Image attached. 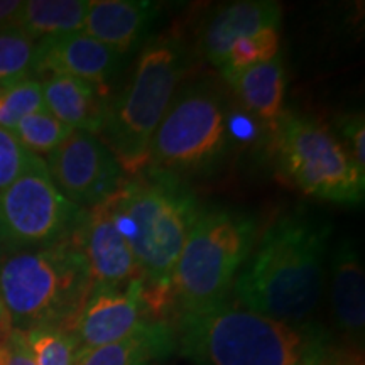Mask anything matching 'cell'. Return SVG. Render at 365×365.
Wrapping results in <instances>:
<instances>
[{"label":"cell","mask_w":365,"mask_h":365,"mask_svg":"<svg viewBox=\"0 0 365 365\" xmlns=\"http://www.w3.org/2000/svg\"><path fill=\"white\" fill-rule=\"evenodd\" d=\"M331 232V222L307 207L277 218L237 276L239 304L287 325H307L322 299Z\"/></svg>","instance_id":"obj_1"},{"label":"cell","mask_w":365,"mask_h":365,"mask_svg":"<svg viewBox=\"0 0 365 365\" xmlns=\"http://www.w3.org/2000/svg\"><path fill=\"white\" fill-rule=\"evenodd\" d=\"M176 349L193 365H323L333 352L317 325L293 327L242 304L180 314Z\"/></svg>","instance_id":"obj_2"},{"label":"cell","mask_w":365,"mask_h":365,"mask_svg":"<svg viewBox=\"0 0 365 365\" xmlns=\"http://www.w3.org/2000/svg\"><path fill=\"white\" fill-rule=\"evenodd\" d=\"M110 203L143 277L148 313L159 314L171 304L173 271L200 213L196 196L180 178L148 170L124 180Z\"/></svg>","instance_id":"obj_3"},{"label":"cell","mask_w":365,"mask_h":365,"mask_svg":"<svg viewBox=\"0 0 365 365\" xmlns=\"http://www.w3.org/2000/svg\"><path fill=\"white\" fill-rule=\"evenodd\" d=\"M91 289L86 262L71 235L44 247L11 250L0 261V293L16 330L71 331Z\"/></svg>","instance_id":"obj_4"},{"label":"cell","mask_w":365,"mask_h":365,"mask_svg":"<svg viewBox=\"0 0 365 365\" xmlns=\"http://www.w3.org/2000/svg\"><path fill=\"white\" fill-rule=\"evenodd\" d=\"M255 235V220L240 210H200L171 276V303L178 317L225 303L252 252Z\"/></svg>","instance_id":"obj_5"},{"label":"cell","mask_w":365,"mask_h":365,"mask_svg":"<svg viewBox=\"0 0 365 365\" xmlns=\"http://www.w3.org/2000/svg\"><path fill=\"white\" fill-rule=\"evenodd\" d=\"M186 68L188 58L178 41H153L137 58L125 88L108 105L100 135L124 173L137 176L148 168L150 140L175 98Z\"/></svg>","instance_id":"obj_6"},{"label":"cell","mask_w":365,"mask_h":365,"mask_svg":"<svg viewBox=\"0 0 365 365\" xmlns=\"http://www.w3.org/2000/svg\"><path fill=\"white\" fill-rule=\"evenodd\" d=\"M272 132L281 171L301 193L341 205L362 202L365 171L327 124L282 112Z\"/></svg>","instance_id":"obj_7"},{"label":"cell","mask_w":365,"mask_h":365,"mask_svg":"<svg viewBox=\"0 0 365 365\" xmlns=\"http://www.w3.org/2000/svg\"><path fill=\"white\" fill-rule=\"evenodd\" d=\"M228 143L222 98L205 86H191L175 95L154 132L145 170L176 178L207 170Z\"/></svg>","instance_id":"obj_8"},{"label":"cell","mask_w":365,"mask_h":365,"mask_svg":"<svg viewBox=\"0 0 365 365\" xmlns=\"http://www.w3.org/2000/svg\"><path fill=\"white\" fill-rule=\"evenodd\" d=\"M81 210L61 195L38 156L0 191V244L9 250L51 245L71 235Z\"/></svg>","instance_id":"obj_9"},{"label":"cell","mask_w":365,"mask_h":365,"mask_svg":"<svg viewBox=\"0 0 365 365\" xmlns=\"http://www.w3.org/2000/svg\"><path fill=\"white\" fill-rule=\"evenodd\" d=\"M46 168L61 195L80 208L108 200L125 180L112 150L98 135L83 130H73L49 153Z\"/></svg>","instance_id":"obj_10"},{"label":"cell","mask_w":365,"mask_h":365,"mask_svg":"<svg viewBox=\"0 0 365 365\" xmlns=\"http://www.w3.org/2000/svg\"><path fill=\"white\" fill-rule=\"evenodd\" d=\"M93 287H124L140 277L139 267L113 213L110 198L83 208L71 232Z\"/></svg>","instance_id":"obj_11"},{"label":"cell","mask_w":365,"mask_h":365,"mask_svg":"<svg viewBox=\"0 0 365 365\" xmlns=\"http://www.w3.org/2000/svg\"><path fill=\"white\" fill-rule=\"evenodd\" d=\"M145 314L143 279L124 287H93L71 333L78 349H93L124 339L149 319Z\"/></svg>","instance_id":"obj_12"},{"label":"cell","mask_w":365,"mask_h":365,"mask_svg":"<svg viewBox=\"0 0 365 365\" xmlns=\"http://www.w3.org/2000/svg\"><path fill=\"white\" fill-rule=\"evenodd\" d=\"M120 59V54L78 31L39 39L33 73L41 76H73L105 86L117 73Z\"/></svg>","instance_id":"obj_13"},{"label":"cell","mask_w":365,"mask_h":365,"mask_svg":"<svg viewBox=\"0 0 365 365\" xmlns=\"http://www.w3.org/2000/svg\"><path fill=\"white\" fill-rule=\"evenodd\" d=\"M331 309L345 339L362 344L365 330V272L362 254L354 240L339 242L330 259Z\"/></svg>","instance_id":"obj_14"},{"label":"cell","mask_w":365,"mask_h":365,"mask_svg":"<svg viewBox=\"0 0 365 365\" xmlns=\"http://www.w3.org/2000/svg\"><path fill=\"white\" fill-rule=\"evenodd\" d=\"M282 7L274 0H240L222 7L205 27L202 49L207 61L220 68L237 41L264 29H279Z\"/></svg>","instance_id":"obj_15"},{"label":"cell","mask_w":365,"mask_h":365,"mask_svg":"<svg viewBox=\"0 0 365 365\" xmlns=\"http://www.w3.org/2000/svg\"><path fill=\"white\" fill-rule=\"evenodd\" d=\"M158 14V4L148 0H91L81 31L122 56L139 44Z\"/></svg>","instance_id":"obj_16"},{"label":"cell","mask_w":365,"mask_h":365,"mask_svg":"<svg viewBox=\"0 0 365 365\" xmlns=\"http://www.w3.org/2000/svg\"><path fill=\"white\" fill-rule=\"evenodd\" d=\"M46 110L73 130L100 135L108 113L107 88L73 76H46L41 81Z\"/></svg>","instance_id":"obj_17"},{"label":"cell","mask_w":365,"mask_h":365,"mask_svg":"<svg viewBox=\"0 0 365 365\" xmlns=\"http://www.w3.org/2000/svg\"><path fill=\"white\" fill-rule=\"evenodd\" d=\"M176 350V331L164 319H145L112 344L78 349L75 365H159Z\"/></svg>","instance_id":"obj_18"},{"label":"cell","mask_w":365,"mask_h":365,"mask_svg":"<svg viewBox=\"0 0 365 365\" xmlns=\"http://www.w3.org/2000/svg\"><path fill=\"white\" fill-rule=\"evenodd\" d=\"M222 75L234 90L242 107L266 122L272 130L284 112L282 107H284L286 68L279 54L261 65L227 71Z\"/></svg>","instance_id":"obj_19"},{"label":"cell","mask_w":365,"mask_h":365,"mask_svg":"<svg viewBox=\"0 0 365 365\" xmlns=\"http://www.w3.org/2000/svg\"><path fill=\"white\" fill-rule=\"evenodd\" d=\"M91 0H27L14 27L38 43L39 39L78 33Z\"/></svg>","instance_id":"obj_20"},{"label":"cell","mask_w":365,"mask_h":365,"mask_svg":"<svg viewBox=\"0 0 365 365\" xmlns=\"http://www.w3.org/2000/svg\"><path fill=\"white\" fill-rule=\"evenodd\" d=\"M71 132L73 129L44 108L22 118L14 134L31 154L41 156L53 153L58 145L65 143Z\"/></svg>","instance_id":"obj_21"},{"label":"cell","mask_w":365,"mask_h":365,"mask_svg":"<svg viewBox=\"0 0 365 365\" xmlns=\"http://www.w3.org/2000/svg\"><path fill=\"white\" fill-rule=\"evenodd\" d=\"M43 86L39 80L24 78L4 85L0 90V127L14 132L22 118L44 110Z\"/></svg>","instance_id":"obj_22"},{"label":"cell","mask_w":365,"mask_h":365,"mask_svg":"<svg viewBox=\"0 0 365 365\" xmlns=\"http://www.w3.org/2000/svg\"><path fill=\"white\" fill-rule=\"evenodd\" d=\"M36 41L17 27L0 31V86L29 78L34 66Z\"/></svg>","instance_id":"obj_23"},{"label":"cell","mask_w":365,"mask_h":365,"mask_svg":"<svg viewBox=\"0 0 365 365\" xmlns=\"http://www.w3.org/2000/svg\"><path fill=\"white\" fill-rule=\"evenodd\" d=\"M279 54V29H264L261 33L242 38L232 46L223 59L222 73L244 70L261 65Z\"/></svg>","instance_id":"obj_24"},{"label":"cell","mask_w":365,"mask_h":365,"mask_svg":"<svg viewBox=\"0 0 365 365\" xmlns=\"http://www.w3.org/2000/svg\"><path fill=\"white\" fill-rule=\"evenodd\" d=\"M26 335L36 365H75L78 345L71 331L41 328V330L27 331Z\"/></svg>","instance_id":"obj_25"},{"label":"cell","mask_w":365,"mask_h":365,"mask_svg":"<svg viewBox=\"0 0 365 365\" xmlns=\"http://www.w3.org/2000/svg\"><path fill=\"white\" fill-rule=\"evenodd\" d=\"M36 158L19 143L14 132L0 127V191L11 186Z\"/></svg>","instance_id":"obj_26"},{"label":"cell","mask_w":365,"mask_h":365,"mask_svg":"<svg viewBox=\"0 0 365 365\" xmlns=\"http://www.w3.org/2000/svg\"><path fill=\"white\" fill-rule=\"evenodd\" d=\"M0 365H36L26 331L12 328L7 339L0 341Z\"/></svg>","instance_id":"obj_27"},{"label":"cell","mask_w":365,"mask_h":365,"mask_svg":"<svg viewBox=\"0 0 365 365\" xmlns=\"http://www.w3.org/2000/svg\"><path fill=\"white\" fill-rule=\"evenodd\" d=\"M341 134L346 140V149L360 170L365 171V124L362 113L345 115L340 122Z\"/></svg>","instance_id":"obj_28"},{"label":"cell","mask_w":365,"mask_h":365,"mask_svg":"<svg viewBox=\"0 0 365 365\" xmlns=\"http://www.w3.org/2000/svg\"><path fill=\"white\" fill-rule=\"evenodd\" d=\"M22 7V0H0V31L14 27Z\"/></svg>","instance_id":"obj_29"},{"label":"cell","mask_w":365,"mask_h":365,"mask_svg":"<svg viewBox=\"0 0 365 365\" xmlns=\"http://www.w3.org/2000/svg\"><path fill=\"white\" fill-rule=\"evenodd\" d=\"M11 331H12L11 318H9L6 304H4V299H2V293H0V341L6 340Z\"/></svg>","instance_id":"obj_30"},{"label":"cell","mask_w":365,"mask_h":365,"mask_svg":"<svg viewBox=\"0 0 365 365\" xmlns=\"http://www.w3.org/2000/svg\"><path fill=\"white\" fill-rule=\"evenodd\" d=\"M0 90H2V86H0Z\"/></svg>","instance_id":"obj_31"}]
</instances>
